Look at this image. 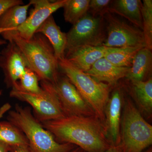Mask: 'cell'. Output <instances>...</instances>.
<instances>
[{"mask_svg":"<svg viewBox=\"0 0 152 152\" xmlns=\"http://www.w3.org/2000/svg\"><path fill=\"white\" fill-rule=\"evenodd\" d=\"M60 143H70L86 152H104L111 146L105 126L96 116H66L41 123Z\"/></svg>","mask_w":152,"mask_h":152,"instance_id":"1","label":"cell"},{"mask_svg":"<svg viewBox=\"0 0 152 152\" xmlns=\"http://www.w3.org/2000/svg\"><path fill=\"white\" fill-rule=\"evenodd\" d=\"M5 40L12 42L18 47L28 64L29 68L41 81L56 83L59 77V68L54 51L48 39L40 33H36L30 39L21 37L15 32L1 33Z\"/></svg>","mask_w":152,"mask_h":152,"instance_id":"2","label":"cell"},{"mask_svg":"<svg viewBox=\"0 0 152 152\" xmlns=\"http://www.w3.org/2000/svg\"><path fill=\"white\" fill-rule=\"evenodd\" d=\"M9 122L24 134L32 152H70L77 146L70 143H60L47 130L31 113L28 107L16 105L9 112Z\"/></svg>","mask_w":152,"mask_h":152,"instance_id":"3","label":"cell"},{"mask_svg":"<svg viewBox=\"0 0 152 152\" xmlns=\"http://www.w3.org/2000/svg\"><path fill=\"white\" fill-rule=\"evenodd\" d=\"M58 64L59 69L92 109L95 116L105 125V110L112 87L96 80L73 65L65 58L58 61Z\"/></svg>","mask_w":152,"mask_h":152,"instance_id":"4","label":"cell"},{"mask_svg":"<svg viewBox=\"0 0 152 152\" xmlns=\"http://www.w3.org/2000/svg\"><path fill=\"white\" fill-rule=\"evenodd\" d=\"M121 124L123 152H142L152 144V126L147 122L132 101L125 99Z\"/></svg>","mask_w":152,"mask_h":152,"instance_id":"5","label":"cell"},{"mask_svg":"<svg viewBox=\"0 0 152 152\" xmlns=\"http://www.w3.org/2000/svg\"><path fill=\"white\" fill-rule=\"evenodd\" d=\"M41 87L42 91L39 93L28 92L13 88L10 96L29 104L32 107L34 115L40 123L66 117L51 83L41 81Z\"/></svg>","mask_w":152,"mask_h":152,"instance_id":"6","label":"cell"},{"mask_svg":"<svg viewBox=\"0 0 152 152\" xmlns=\"http://www.w3.org/2000/svg\"><path fill=\"white\" fill-rule=\"evenodd\" d=\"M66 52L83 47L103 46L107 37L103 17L87 13L66 33Z\"/></svg>","mask_w":152,"mask_h":152,"instance_id":"7","label":"cell"},{"mask_svg":"<svg viewBox=\"0 0 152 152\" xmlns=\"http://www.w3.org/2000/svg\"><path fill=\"white\" fill-rule=\"evenodd\" d=\"M103 18L107 31L104 46L145 47L142 31L140 28L121 17L109 12Z\"/></svg>","mask_w":152,"mask_h":152,"instance_id":"8","label":"cell"},{"mask_svg":"<svg viewBox=\"0 0 152 152\" xmlns=\"http://www.w3.org/2000/svg\"><path fill=\"white\" fill-rule=\"evenodd\" d=\"M51 84L65 116H95L92 109L64 74L60 73L56 83Z\"/></svg>","mask_w":152,"mask_h":152,"instance_id":"9","label":"cell"},{"mask_svg":"<svg viewBox=\"0 0 152 152\" xmlns=\"http://www.w3.org/2000/svg\"><path fill=\"white\" fill-rule=\"evenodd\" d=\"M66 1V0L54 1L48 0H31L29 2L34 6V9L29 16L20 26L8 31L15 32L25 39H30L44 22L54 12L63 8Z\"/></svg>","mask_w":152,"mask_h":152,"instance_id":"10","label":"cell"},{"mask_svg":"<svg viewBox=\"0 0 152 152\" xmlns=\"http://www.w3.org/2000/svg\"><path fill=\"white\" fill-rule=\"evenodd\" d=\"M27 68L28 64L18 47L13 42H9L0 52V68L7 87L12 88L15 86Z\"/></svg>","mask_w":152,"mask_h":152,"instance_id":"11","label":"cell"},{"mask_svg":"<svg viewBox=\"0 0 152 152\" xmlns=\"http://www.w3.org/2000/svg\"><path fill=\"white\" fill-rule=\"evenodd\" d=\"M124 94L120 87H116L110 95L105 110V126L111 146L121 144V124Z\"/></svg>","mask_w":152,"mask_h":152,"instance_id":"12","label":"cell"},{"mask_svg":"<svg viewBox=\"0 0 152 152\" xmlns=\"http://www.w3.org/2000/svg\"><path fill=\"white\" fill-rule=\"evenodd\" d=\"M129 69L115 65L104 57L98 60L90 69L84 72L97 81L113 87L121 79L126 77Z\"/></svg>","mask_w":152,"mask_h":152,"instance_id":"13","label":"cell"},{"mask_svg":"<svg viewBox=\"0 0 152 152\" xmlns=\"http://www.w3.org/2000/svg\"><path fill=\"white\" fill-rule=\"evenodd\" d=\"M109 48L104 46L81 47L66 52L65 58L76 67L86 72L98 60L104 58Z\"/></svg>","mask_w":152,"mask_h":152,"instance_id":"14","label":"cell"},{"mask_svg":"<svg viewBox=\"0 0 152 152\" xmlns=\"http://www.w3.org/2000/svg\"><path fill=\"white\" fill-rule=\"evenodd\" d=\"M36 33H40L48 39L52 45L58 61L65 58L67 46L66 33L61 31L53 16L44 22Z\"/></svg>","mask_w":152,"mask_h":152,"instance_id":"15","label":"cell"},{"mask_svg":"<svg viewBox=\"0 0 152 152\" xmlns=\"http://www.w3.org/2000/svg\"><path fill=\"white\" fill-rule=\"evenodd\" d=\"M152 50L145 47L137 52L125 78L129 81H145L152 78Z\"/></svg>","mask_w":152,"mask_h":152,"instance_id":"16","label":"cell"},{"mask_svg":"<svg viewBox=\"0 0 152 152\" xmlns=\"http://www.w3.org/2000/svg\"><path fill=\"white\" fill-rule=\"evenodd\" d=\"M142 6L140 0H115L112 1L108 11L124 18L142 30Z\"/></svg>","mask_w":152,"mask_h":152,"instance_id":"17","label":"cell"},{"mask_svg":"<svg viewBox=\"0 0 152 152\" xmlns=\"http://www.w3.org/2000/svg\"><path fill=\"white\" fill-rule=\"evenodd\" d=\"M10 108L6 104L0 110V118ZM0 141L9 146L18 145H29L27 139L20 129L10 122H0Z\"/></svg>","mask_w":152,"mask_h":152,"instance_id":"18","label":"cell"},{"mask_svg":"<svg viewBox=\"0 0 152 152\" xmlns=\"http://www.w3.org/2000/svg\"><path fill=\"white\" fill-rule=\"evenodd\" d=\"M130 89L141 109L149 115L152 111V79L145 81H129Z\"/></svg>","mask_w":152,"mask_h":152,"instance_id":"19","label":"cell"},{"mask_svg":"<svg viewBox=\"0 0 152 152\" xmlns=\"http://www.w3.org/2000/svg\"><path fill=\"white\" fill-rule=\"evenodd\" d=\"M31 3L10 8L0 18V34L4 31L14 29L22 24L26 19Z\"/></svg>","mask_w":152,"mask_h":152,"instance_id":"20","label":"cell"},{"mask_svg":"<svg viewBox=\"0 0 152 152\" xmlns=\"http://www.w3.org/2000/svg\"><path fill=\"white\" fill-rule=\"evenodd\" d=\"M142 48L144 47L109 48L104 58L115 65L130 68L136 54Z\"/></svg>","mask_w":152,"mask_h":152,"instance_id":"21","label":"cell"},{"mask_svg":"<svg viewBox=\"0 0 152 152\" xmlns=\"http://www.w3.org/2000/svg\"><path fill=\"white\" fill-rule=\"evenodd\" d=\"M90 0H66L63 7L65 20L73 25L88 13Z\"/></svg>","mask_w":152,"mask_h":152,"instance_id":"22","label":"cell"},{"mask_svg":"<svg viewBox=\"0 0 152 152\" xmlns=\"http://www.w3.org/2000/svg\"><path fill=\"white\" fill-rule=\"evenodd\" d=\"M142 31L145 48L152 50V1L143 0L142 2Z\"/></svg>","mask_w":152,"mask_h":152,"instance_id":"23","label":"cell"},{"mask_svg":"<svg viewBox=\"0 0 152 152\" xmlns=\"http://www.w3.org/2000/svg\"><path fill=\"white\" fill-rule=\"evenodd\" d=\"M39 80L37 75L30 68H27L16 86L13 88H18L28 92L40 93L42 91V88L39 85Z\"/></svg>","mask_w":152,"mask_h":152,"instance_id":"24","label":"cell"},{"mask_svg":"<svg viewBox=\"0 0 152 152\" xmlns=\"http://www.w3.org/2000/svg\"><path fill=\"white\" fill-rule=\"evenodd\" d=\"M111 0H90L88 13L94 17H102L108 12Z\"/></svg>","mask_w":152,"mask_h":152,"instance_id":"25","label":"cell"},{"mask_svg":"<svg viewBox=\"0 0 152 152\" xmlns=\"http://www.w3.org/2000/svg\"><path fill=\"white\" fill-rule=\"evenodd\" d=\"M21 5H23L21 0H0V18L12 7Z\"/></svg>","mask_w":152,"mask_h":152,"instance_id":"26","label":"cell"},{"mask_svg":"<svg viewBox=\"0 0 152 152\" xmlns=\"http://www.w3.org/2000/svg\"><path fill=\"white\" fill-rule=\"evenodd\" d=\"M9 152H32L29 145H23L10 146Z\"/></svg>","mask_w":152,"mask_h":152,"instance_id":"27","label":"cell"},{"mask_svg":"<svg viewBox=\"0 0 152 152\" xmlns=\"http://www.w3.org/2000/svg\"><path fill=\"white\" fill-rule=\"evenodd\" d=\"M104 152H123L121 145L120 144L118 145L111 146Z\"/></svg>","mask_w":152,"mask_h":152,"instance_id":"28","label":"cell"},{"mask_svg":"<svg viewBox=\"0 0 152 152\" xmlns=\"http://www.w3.org/2000/svg\"><path fill=\"white\" fill-rule=\"evenodd\" d=\"M10 146L0 141V152H9Z\"/></svg>","mask_w":152,"mask_h":152,"instance_id":"29","label":"cell"},{"mask_svg":"<svg viewBox=\"0 0 152 152\" xmlns=\"http://www.w3.org/2000/svg\"><path fill=\"white\" fill-rule=\"evenodd\" d=\"M70 152H86L85 151H84L83 149H82L80 148L79 147H77L76 148H75L74 150H73L72 151Z\"/></svg>","mask_w":152,"mask_h":152,"instance_id":"30","label":"cell"},{"mask_svg":"<svg viewBox=\"0 0 152 152\" xmlns=\"http://www.w3.org/2000/svg\"><path fill=\"white\" fill-rule=\"evenodd\" d=\"M7 41L5 40L0 39V46L7 44Z\"/></svg>","mask_w":152,"mask_h":152,"instance_id":"31","label":"cell"},{"mask_svg":"<svg viewBox=\"0 0 152 152\" xmlns=\"http://www.w3.org/2000/svg\"><path fill=\"white\" fill-rule=\"evenodd\" d=\"M146 152H152V149H150L148 151H147Z\"/></svg>","mask_w":152,"mask_h":152,"instance_id":"32","label":"cell"}]
</instances>
